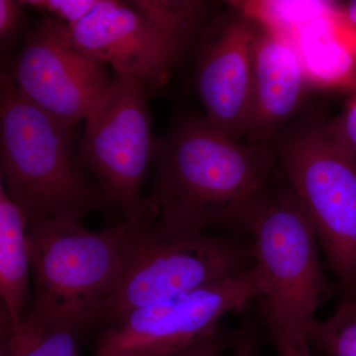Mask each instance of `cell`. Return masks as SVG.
<instances>
[{"mask_svg":"<svg viewBox=\"0 0 356 356\" xmlns=\"http://www.w3.org/2000/svg\"><path fill=\"white\" fill-rule=\"evenodd\" d=\"M327 128L337 144L356 159V88L343 111L327 123Z\"/></svg>","mask_w":356,"mask_h":356,"instance_id":"ffe728a7","label":"cell"},{"mask_svg":"<svg viewBox=\"0 0 356 356\" xmlns=\"http://www.w3.org/2000/svg\"><path fill=\"white\" fill-rule=\"evenodd\" d=\"M23 356H83L79 350L76 332L69 330H47Z\"/></svg>","mask_w":356,"mask_h":356,"instance_id":"ac0fdd59","label":"cell"},{"mask_svg":"<svg viewBox=\"0 0 356 356\" xmlns=\"http://www.w3.org/2000/svg\"><path fill=\"white\" fill-rule=\"evenodd\" d=\"M277 161L270 145L232 139L204 116L178 119L156 140L149 198L156 225L181 233H248Z\"/></svg>","mask_w":356,"mask_h":356,"instance_id":"6da1fadb","label":"cell"},{"mask_svg":"<svg viewBox=\"0 0 356 356\" xmlns=\"http://www.w3.org/2000/svg\"><path fill=\"white\" fill-rule=\"evenodd\" d=\"M4 70L29 102L72 128L86 120L112 81L106 65L74 48L62 22L49 17L26 36Z\"/></svg>","mask_w":356,"mask_h":356,"instance_id":"9c48e42d","label":"cell"},{"mask_svg":"<svg viewBox=\"0 0 356 356\" xmlns=\"http://www.w3.org/2000/svg\"><path fill=\"white\" fill-rule=\"evenodd\" d=\"M72 138L74 128L29 102L2 70L0 186L27 222L81 221L109 206L99 185L86 175Z\"/></svg>","mask_w":356,"mask_h":356,"instance_id":"3957f363","label":"cell"},{"mask_svg":"<svg viewBox=\"0 0 356 356\" xmlns=\"http://www.w3.org/2000/svg\"><path fill=\"white\" fill-rule=\"evenodd\" d=\"M273 149L315 226L343 298H356V159L325 122L302 124Z\"/></svg>","mask_w":356,"mask_h":356,"instance_id":"5b68a950","label":"cell"},{"mask_svg":"<svg viewBox=\"0 0 356 356\" xmlns=\"http://www.w3.org/2000/svg\"><path fill=\"white\" fill-rule=\"evenodd\" d=\"M278 356H313L308 337L269 332Z\"/></svg>","mask_w":356,"mask_h":356,"instance_id":"7402d4cb","label":"cell"},{"mask_svg":"<svg viewBox=\"0 0 356 356\" xmlns=\"http://www.w3.org/2000/svg\"><path fill=\"white\" fill-rule=\"evenodd\" d=\"M236 334V332H235ZM235 334L218 332L215 336L201 341L175 356H222L231 348Z\"/></svg>","mask_w":356,"mask_h":356,"instance_id":"44dd1931","label":"cell"},{"mask_svg":"<svg viewBox=\"0 0 356 356\" xmlns=\"http://www.w3.org/2000/svg\"><path fill=\"white\" fill-rule=\"evenodd\" d=\"M98 0H26V6L37 9L49 18L65 25L76 24L92 11Z\"/></svg>","mask_w":356,"mask_h":356,"instance_id":"e0dca14e","label":"cell"},{"mask_svg":"<svg viewBox=\"0 0 356 356\" xmlns=\"http://www.w3.org/2000/svg\"><path fill=\"white\" fill-rule=\"evenodd\" d=\"M24 1L0 0V46L3 60L22 29L24 21Z\"/></svg>","mask_w":356,"mask_h":356,"instance_id":"d6986e66","label":"cell"},{"mask_svg":"<svg viewBox=\"0 0 356 356\" xmlns=\"http://www.w3.org/2000/svg\"><path fill=\"white\" fill-rule=\"evenodd\" d=\"M62 28L74 48L133 77L149 95L165 86L182 57L130 1L98 0L83 20Z\"/></svg>","mask_w":356,"mask_h":356,"instance_id":"30bf717a","label":"cell"},{"mask_svg":"<svg viewBox=\"0 0 356 356\" xmlns=\"http://www.w3.org/2000/svg\"><path fill=\"white\" fill-rule=\"evenodd\" d=\"M130 2L181 56L200 35L207 14L206 4L197 0Z\"/></svg>","mask_w":356,"mask_h":356,"instance_id":"9a60e30c","label":"cell"},{"mask_svg":"<svg viewBox=\"0 0 356 356\" xmlns=\"http://www.w3.org/2000/svg\"><path fill=\"white\" fill-rule=\"evenodd\" d=\"M261 26L254 58L252 111L245 142L269 145L271 138L296 113L308 79L289 35Z\"/></svg>","mask_w":356,"mask_h":356,"instance_id":"7c38bea8","label":"cell"},{"mask_svg":"<svg viewBox=\"0 0 356 356\" xmlns=\"http://www.w3.org/2000/svg\"><path fill=\"white\" fill-rule=\"evenodd\" d=\"M248 234L264 276L259 299L268 332L309 339L316 312L334 289L321 266L315 226L287 180L273 185Z\"/></svg>","mask_w":356,"mask_h":356,"instance_id":"277c9868","label":"cell"},{"mask_svg":"<svg viewBox=\"0 0 356 356\" xmlns=\"http://www.w3.org/2000/svg\"><path fill=\"white\" fill-rule=\"evenodd\" d=\"M0 356H19L13 350L6 339L0 337Z\"/></svg>","mask_w":356,"mask_h":356,"instance_id":"d4e9b609","label":"cell"},{"mask_svg":"<svg viewBox=\"0 0 356 356\" xmlns=\"http://www.w3.org/2000/svg\"><path fill=\"white\" fill-rule=\"evenodd\" d=\"M156 222L136 241L102 323L234 277L255 264L252 243L236 236L168 231Z\"/></svg>","mask_w":356,"mask_h":356,"instance_id":"8992f818","label":"cell"},{"mask_svg":"<svg viewBox=\"0 0 356 356\" xmlns=\"http://www.w3.org/2000/svg\"><path fill=\"white\" fill-rule=\"evenodd\" d=\"M30 271L27 219L0 186V295L1 310L13 327L24 322Z\"/></svg>","mask_w":356,"mask_h":356,"instance_id":"5bb4252c","label":"cell"},{"mask_svg":"<svg viewBox=\"0 0 356 356\" xmlns=\"http://www.w3.org/2000/svg\"><path fill=\"white\" fill-rule=\"evenodd\" d=\"M147 92L135 79L115 74L108 90L86 117L79 152L97 179L109 206L123 217L135 212L156 140L147 108Z\"/></svg>","mask_w":356,"mask_h":356,"instance_id":"ba28073f","label":"cell"},{"mask_svg":"<svg viewBox=\"0 0 356 356\" xmlns=\"http://www.w3.org/2000/svg\"><path fill=\"white\" fill-rule=\"evenodd\" d=\"M259 339L252 327H243L236 332L229 356H259Z\"/></svg>","mask_w":356,"mask_h":356,"instance_id":"603a6c76","label":"cell"},{"mask_svg":"<svg viewBox=\"0 0 356 356\" xmlns=\"http://www.w3.org/2000/svg\"><path fill=\"white\" fill-rule=\"evenodd\" d=\"M264 291L254 264L228 280L136 309L106 325L95 356H175L215 336L222 317L245 311Z\"/></svg>","mask_w":356,"mask_h":356,"instance_id":"52a82bcc","label":"cell"},{"mask_svg":"<svg viewBox=\"0 0 356 356\" xmlns=\"http://www.w3.org/2000/svg\"><path fill=\"white\" fill-rule=\"evenodd\" d=\"M337 11L356 35V0L337 4Z\"/></svg>","mask_w":356,"mask_h":356,"instance_id":"cb8c5ba5","label":"cell"},{"mask_svg":"<svg viewBox=\"0 0 356 356\" xmlns=\"http://www.w3.org/2000/svg\"><path fill=\"white\" fill-rule=\"evenodd\" d=\"M218 28L201 50L198 93L206 120L232 139L242 140L252 111L254 49L261 26L240 9Z\"/></svg>","mask_w":356,"mask_h":356,"instance_id":"8fae6325","label":"cell"},{"mask_svg":"<svg viewBox=\"0 0 356 356\" xmlns=\"http://www.w3.org/2000/svg\"><path fill=\"white\" fill-rule=\"evenodd\" d=\"M309 341L325 356H356V298H343L332 317L316 320Z\"/></svg>","mask_w":356,"mask_h":356,"instance_id":"2e32d148","label":"cell"},{"mask_svg":"<svg viewBox=\"0 0 356 356\" xmlns=\"http://www.w3.org/2000/svg\"><path fill=\"white\" fill-rule=\"evenodd\" d=\"M158 215L145 197L135 212L100 231L70 220L27 222L34 294L26 316L47 330L76 332L102 322L136 241Z\"/></svg>","mask_w":356,"mask_h":356,"instance_id":"7a4b0ae2","label":"cell"},{"mask_svg":"<svg viewBox=\"0 0 356 356\" xmlns=\"http://www.w3.org/2000/svg\"><path fill=\"white\" fill-rule=\"evenodd\" d=\"M302 58L308 81L356 88V35L337 6L293 30L289 35Z\"/></svg>","mask_w":356,"mask_h":356,"instance_id":"4fadbf2b","label":"cell"}]
</instances>
